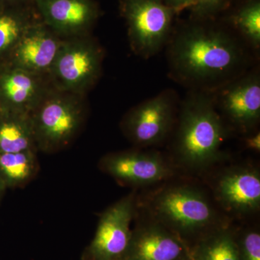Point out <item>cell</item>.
Segmentation results:
<instances>
[{"instance_id":"cell-12","label":"cell","mask_w":260,"mask_h":260,"mask_svg":"<svg viewBox=\"0 0 260 260\" xmlns=\"http://www.w3.org/2000/svg\"><path fill=\"white\" fill-rule=\"evenodd\" d=\"M135 218L123 260H194L187 243L177 234L140 210Z\"/></svg>"},{"instance_id":"cell-18","label":"cell","mask_w":260,"mask_h":260,"mask_svg":"<svg viewBox=\"0 0 260 260\" xmlns=\"http://www.w3.org/2000/svg\"><path fill=\"white\" fill-rule=\"evenodd\" d=\"M191 251L194 260H240L232 225L210 233Z\"/></svg>"},{"instance_id":"cell-24","label":"cell","mask_w":260,"mask_h":260,"mask_svg":"<svg viewBox=\"0 0 260 260\" xmlns=\"http://www.w3.org/2000/svg\"><path fill=\"white\" fill-rule=\"evenodd\" d=\"M164 3L175 13L185 8H191L192 5V0H164Z\"/></svg>"},{"instance_id":"cell-3","label":"cell","mask_w":260,"mask_h":260,"mask_svg":"<svg viewBox=\"0 0 260 260\" xmlns=\"http://www.w3.org/2000/svg\"><path fill=\"white\" fill-rule=\"evenodd\" d=\"M138 210L186 243L189 238L201 240L232 222L204 188L179 177L148 188L143 197L138 195Z\"/></svg>"},{"instance_id":"cell-5","label":"cell","mask_w":260,"mask_h":260,"mask_svg":"<svg viewBox=\"0 0 260 260\" xmlns=\"http://www.w3.org/2000/svg\"><path fill=\"white\" fill-rule=\"evenodd\" d=\"M104 56L102 47L93 39H64L49 73L51 85L85 95L100 78Z\"/></svg>"},{"instance_id":"cell-8","label":"cell","mask_w":260,"mask_h":260,"mask_svg":"<svg viewBox=\"0 0 260 260\" xmlns=\"http://www.w3.org/2000/svg\"><path fill=\"white\" fill-rule=\"evenodd\" d=\"M210 194L219 209L232 221L246 220L259 213L260 172L251 164L220 169L210 183Z\"/></svg>"},{"instance_id":"cell-11","label":"cell","mask_w":260,"mask_h":260,"mask_svg":"<svg viewBox=\"0 0 260 260\" xmlns=\"http://www.w3.org/2000/svg\"><path fill=\"white\" fill-rule=\"evenodd\" d=\"M259 75L256 69L246 71L211 91L231 132L244 135L256 130L260 120Z\"/></svg>"},{"instance_id":"cell-16","label":"cell","mask_w":260,"mask_h":260,"mask_svg":"<svg viewBox=\"0 0 260 260\" xmlns=\"http://www.w3.org/2000/svg\"><path fill=\"white\" fill-rule=\"evenodd\" d=\"M38 151L30 114L0 112V153Z\"/></svg>"},{"instance_id":"cell-25","label":"cell","mask_w":260,"mask_h":260,"mask_svg":"<svg viewBox=\"0 0 260 260\" xmlns=\"http://www.w3.org/2000/svg\"><path fill=\"white\" fill-rule=\"evenodd\" d=\"M6 186L3 182V181L2 180L1 178H0V202H1L2 199H3V197H4L5 191L7 190Z\"/></svg>"},{"instance_id":"cell-6","label":"cell","mask_w":260,"mask_h":260,"mask_svg":"<svg viewBox=\"0 0 260 260\" xmlns=\"http://www.w3.org/2000/svg\"><path fill=\"white\" fill-rule=\"evenodd\" d=\"M99 164L118 184L135 189H148L182 174L169 155L144 148L108 153Z\"/></svg>"},{"instance_id":"cell-26","label":"cell","mask_w":260,"mask_h":260,"mask_svg":"<svg viewBox=\"0 0 260 260\" xmlns=\"http://www.w3.org/2000/svg\"><path fill=\"white\" fill-rule=\"evenodd\" d=\"M2 110H3V109H2L1 106H0V112H1Z\"/></svg>"},{"instance_id":"cell-2","label":"cell","mask_w":260,"mask_h":260,"mask_svg":"<svg viewBox=\"0 0 260 260\" xmlns=\"http://www.w3.org/2000/svg\"><path fill=\"white\" fill-rule=\"evenodd\" d=\"M229 133L212 92L191 90L179 105L169 157L182 174L203 175L226 158L222 146Z\"/></svg>"},{"instance_id":"cell-21","label":"cell","mask_w":260,"mask_h":260,"mask_svg":"<svg viewBox=\"0 0 260 260\" xmlns=\"http://www.w3.org/2000/svg\"><path fill=\"white\" fill-rule=\"evenodd\" d=\"M234 235L240 260H260V234L256 228L242 229L237 235L234 231Z\"/></svg>"},{"instance_id":"cell-9","label":"cell","mask_w":260,"mask_h":260,"mask_svg":"<svg viewBox=\"0 0 260 260\" xmlns=\"http://www.w3.org/2000/svg\"><path fill=\"white\" fill-rule=\"evenodd\" d=\"M130 47L140 57H152L167 45L175 12L162 0H125Z\"/></svg>"},{"instance_id":"cell-14","label":"cell","mask_w":260,"mask_h":260,"mask_svg":"<svg viewBox=\"0 0 260 260\" xmlns=\"http://www.w3.org/2000/svg\"><path fill=\"white\" fill-rule=\"evenodd\" d=\"M64 39L45 26L32 25L3 60L34 74L49 76Z\"/></svg>"},{"instance_id":"cell-19","label":"cell","mask_w":260,"mask_h":260,"mask_svg":"<svg viewBox=\"0 0 260 260\" xmlns=\"http://www.w3.org/2000/svg\"><path fill=\"white\" fill-rule=\"evenodd\" d=\"M233 24L239 38L248 47L257 50L260 47V4L259 1L246 3L238 10Z\"/></svg>"},{"instance_id":"cell-1","label":"cell","mask_w":260,"mask_h":260,"mask_svg":"<svg viewBox=\"0 0 260 260\" xmlns=\"http://www.w3.org/2000/svg\"><path fill=\"white\" fill-rule=\"evenodd\" d=\"M167 46L171 76L192 90L213 91L246 72L247 46L223 29L189 25Z\"/></svg>"},{"instance_id":"cell-7","label":"cell","mask_w":260,"mask_h":260,"mask_svg":"<svg viewBox=\"0 0 260 260\" xmlns=\"http://www.w3.org/2000/svg\"><path fill=\"white\" fill-rule=\"evenodd\" d=\"M179 108L176 92L164 90L129 109L121 119V131L138 148L161 144L172 134Z\"/></svg>"},{"instance_id":"cell-22","label":"cell","mask_w":260,"mask_h":260,"mask_svg":"<svg viewBox=\"0 0 260 260\" xmlns=\"http://www.w3.org/2000/svg\"><path fill=\"white\" fill-rule=\"evenodd\" d=\"M226 0H192L191 8L198 17L205 18L221 10Z\"/></svg>"},{"instance_id":"cell-17","label":"cell","mask_w":260,"mask_h":260,"mask_svg":"<svg viewBox=\"0 0 260 260\" xmlns=\"http://www.w3.org/2000/svg\"><path fill=\"white\" fill-rule=\"evenodd\" d=\"M37 153L34 150L0 153V178L7 189L24 187L37 177L40 168Z\"/></svg>"},{"instance_id":"cell-23","label":"cell","mask_w":260,"mask_h":260,"mask_svg":"<svg viewBox=\"0 0 260 260\" xmlns=\"http://www.w3.org/2000/svg\"><path fill=\"white\" fill-rule=\"evenodd\" d=\"M243 145L246 150H250L254 153L260 151V133L259 131L251 132L250 133L244 135Z\"/></svg>"},{"instance_id":"cell-20","label":"cell","mask_w":260,"mask_h":260,"mask_svg":"<svg viewBox=\"0 0 260 260\" xmlns=\"http://www.w3.org/2000/svg\"><path fill=\"white\" fill-rule=\"evenodd\" d=\"M32 25L13 13H0V59H5Z\"/></svg>"},{"instance_id":"cell-15","label":"cell","mask_w":260,"mask_h":260,"mask_svg":"<svg viewBox=\"0 0 260 260\" xmlns=\"http://www.w3.org/2000/svg\"><path fill=\"white\" fill-rule=\"evenodd\" d=\"M40 5L47 24L61 37H81L94 17L87 0H41Z\"/></svg>"},{"instance_id":"cell-13","label":"cell","mask_w":260,"mask_h":260,"mask_svg":"<svg viewBox=\"0 0 260 260\" xmlns=\"http://www.w3.org/2000/svg\"><path fill=\"white\" fill-rule=\"evenodd\" d=\"M52 87L49 76L0 61V106L4 110L30 114Z\"/></svg>"},{"instance_id":"cell-10","label":"cell","mask_w":260,"mask_h":260,"mask_svg":"<svg viewBox=\"0 0 260 260\" xmlns=\"http://www.w3.org/2000/svg\"><path fill=\"white\" fill-rule=\"evenodd\" d=\"M138 210V194L129 193L101 214L93 240L84 249L80 260H123Z\"/></svg>"},{"instance_id":"cell-4","label":"cell","mask_w":260,"mask_h":260,"mask_svg":"<svg viewBox=\"0 0 260 260\" xmlns=\"http://www.w3.org/2000/svg\"><path fill=\"white\" fill-rule=\"evenodd\" d=\"M30 114L38 152L56 153L68 146L83 126L84 95L52 87Z\"/></svg>"}]
</instances>
